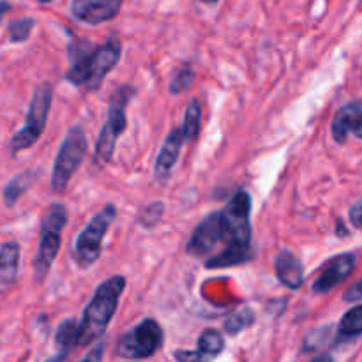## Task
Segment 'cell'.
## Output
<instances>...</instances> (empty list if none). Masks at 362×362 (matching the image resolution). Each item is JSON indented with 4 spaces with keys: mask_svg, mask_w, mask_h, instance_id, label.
Here are the masks:
<instances>
[{
    "mask_svg": "<svg viewBox=\"0 0 362 362\" xmlns=\"http://www.w3.org/2000/svg\"><path fill=\"white\" fill-rule=\"evenodd\" d=\"M223 253L205 262L207 269L233 267L251 260V197L244 189L237 191L221 211Z\"/></svg>",
    "mask_w": 362,
    "mask_h": 362,
    "instance_id": "1",
    "label": "cell"
},
{
    "mask_svg": "<svg viewBox=\"0 0 362 362\" xmlns=\"http://www.w3.org/2000/svg\"><path fill=\"white\" fill-rule=\"evenodd\" d=\"M69 71L66 78L76 87L98 90L106 74L117 66L122 53V46L117 37H110L105 45L94 46L88 41H74L69 48Z\"/></svg>",
    "mask_w": 362,
    "mask_h": 362,
    "instance_id": "2",
    "label": "cell"
},
{
    "mask_svg": "<svg viewBox=\"0 0 362 362\" xmlns=\"http://www.w3.org/2000/svg\"><path fill=\"white\" fill-rule=\"evenodd\" d=\"M126 288L124 276H113L95 288L94 297L87 304L81 322L78 324L76 346H87L103 338L115 315L119 299Z\"/></svg>",
    "mask_w": 362,
    "mask_h": 362,
    "instance_id": "3",
    "label": "cell"
},
{
    "mask_svg": "<svg viewBox=\"0 0 362 362\" xmlns=\"http://www.w3.org/2000/svg\"><path fill=\"white\" fill-rule=\"evenodd\" d=\"M67 223V209L64 204H53L46 209V214L41 221V235L39 247L34 258V279L41 283L48 276L49 267L59 255L62 243V230Z\"/></svg>",
    "mask_w": 362,
    "mask_h": 362,
    "instance_id": "4",
    "label": "cell"
},
{
    "mask_svg": "<svg viewBox=\"0 0 362 362\" xmlns=\"http://www.w3.org/2000/svg\"><path fill=\"white\" fill-rule=\"evenodd\" d=\"M133 94L134 90L131 87H120L119 90L112 95V103H110V108H108V117H106V122L105 126H103L101 133H99L98 144H95L94 163L99 166V168H103V166L108 165V163L112 161L113 152H115L117 140H119L120 134L126 131L127 127L126 106Z\"/></svg>",
    "mask_w": 362,
    "mask_h": 362,
    "instance_id": "5",
    "label": "cell"
},
{
    "mask_svg": "<svg viewBox=\"0 0 362 362\" xmlns=\"http://www.w3.org/2000/svg\"><path fill=\"white\" fill-rule=\"evenodd\" d=\"M88 141L87 134H85L83 127L73 126L67 131L66 138H64L62 145L59 148V154L55 158V165H53L52 173V189L55 193H64L69 186L71 179L80 168L81 161H83L85 154H87Z\"/></svg>",
    "mask_w": 362,
    "mask_h": 362,
    "instance_id": "6",
    "label": "cell"
},
{
    "mask_svg": "<svg viewBox=\"0 0 362 362\" xmlns=\"http://www.w3.org/2000/svg\"><path fill=\"white\" fill-rule=\"evenodd\" d=\"M53 101V88L49 83H41L34 92L30 106L27 112V120L25 126L11 138L9 151L11 154H18L20 151L30 148L35 141L41 138L42 131H45L46 120H48L49 108H52Z\"/></svg>",
    "mask_w": 362,
    "mask_h": 362,
    "instance_id": "7",
    "label": "cell"
},
{
    "mask_svg": "<svg viewBox=\"0 0 362 362\" xmlns=\"http://www.w3.org/2000/svg\"><path fill=\"white\" fill-rule=\"evenodd\" d=\"M115 207L113 205H106L78 233L76 240H74V258H76V264L80 267H90L92 264H95L99 260L103 250V239H105L106 232L110 230L112 223L115 221Z\"/></svg>",
    "mask_w": 362,
    "mask_h": 362,
    "instance_id": "8",
    "label": "cell"
},
{
    "mask_svg": "<svg viewBox=\"0 0 362 362\" xmlns=\"http://www.w3.org/2000/svg\"><path fill=\"white\" fill-rule=\"evenodd\" d=\"M163 329L154 318H145L127 332L117 345V354L124 359H148L163 346Z\"/></svg>",
    "mask_w": 362,
    "mask_h": 362,
    "instance_id": "9",
    "label": "cell"
},
{
    "mask_svg": "<svg viewBox=\"0 0 362 362\" xmlns=\"http://www.w3.org/2000/svg\"><path fill=\"white\" fill-rule=\"evenodd\" d=\"M219 243H223V219L221 211L212 212L209 214L197 230L191 235L189 243H187V253L193 257H205V255L212 253L214 247Z\"/></svg>",
    "mask_w": 362,
    "mask_h": 362,
    "instance_id": "10",
    "label": "cell"
},
{
    "mask_svg": "<svg viewBox=\"0 0 362 362\" xmlns=\"http://www.w3.org/2000/svg\"><path fill=\"white\" fill-rule=\"evenodd\" d=\"M354 267H356V255L343 253L331 258L322 265L320 274L317 276L313 283V292L318 296H324V293L334 290L339 283L345 281L352 274Z\"/></svg>",
    "mask_w": 362,
    "mask_h": 362,
    "instance_id": "11",
    "label": "cell"
},
{
    "mask_svg": "<svg viewBox=\"0 0 362 362\" xmlns=\"http://www.w3.org/2000/svg\"><path fill=\"white\" fill-rule=\"evenodd\" d=\"M124 0H73L71 13L76 20L88 25H99L119 14Z\"/></svg>",
    "mask_w": 362,
    "mask_h": 362,
    "instance_id": "12",
    "label": "cell"
},
{
    "mask_svg": "<svg viewBox=\"0 0 362 362\" xmlns=\"http://www.w3.org/2000/svg\"><path fill=\"white\" fill-rule=\"evenodd\" d=\"M225 350V339L214 329H207L198 338L197 350H175L177 362H212Z\"/></svg>",
    "mask_w": 362,
    "mask_h": 362,
    "instance_id": "13",
    "label": "cell"
},
{
    "mask_svg": "<svg viewBox=\"0 0 362 362\" xmlns=\"http://www.w3.org/2000/svg\"><path fill=\"white\" fill-rule=\"evenodd\" d=\"M336 144H345L350 134L362 140V103H349L336 113L331 126Z\"/></svg>",
    "mask_w": 362,
    "mask_h": 362,
    "instance_id": "14",
    "label": "cell"
},
{
    "mask_svg": "<svg viewBox=\"0 0 362 362\" xmlns=\"http://www.w3.org/2000/svg\"><path fill=\"white\" fill-rule=\"evenodd\" d=\"M182 145H184L182 129H180V127H175V129L170 131L165 144H163L161 151H159L158 158H156L154 177L159 180V182H166V180L170 179V173H172L173 166H175L177 159H179Z\"/></svg>",
    "mask_w": 362,
    "mask_h": 362,
    "instance_id": "15",
    "label": "cell"
},
{
    "mask_svg": "<svg viewBox=\"0 0 362 362\" xmlns=\"http://www.w3.org/2000/svg\"><path fill=\"white\" fill-rule=\"evenodd\" d=\"M276 276L283 286L290 290H299L304 283V269L296 253L290 250H281L274 260Z\"/></svg>",
    "mask_w": 362,
    "mask_h": 362,
    "instance_id": "16",
    "label": "cell"
},
{
    "mask_svg": "<svg viewBox=\"0 0 362 362\" xmlns=\"http://www.w3.org/2000/svg\"><path fill=\"white\" fill-rule=\"evenodd\" d=\"M35 177L37 172L35 170H27V172H21L20 175H16L14 179L9 180V184L4 189V202H6L7 207H13L25 193L32 187V184L35 182Z\"/></svg>",
    "mask_w": 362,
    "mask_h": 362,
    "instance_id": "17",
    "label": "cell"
},
{
    "mask_svg": "<svg viewBox=\"0 0 362 362\" xmlns=\"http://www.w3.org/2000/svg\"><path fill=\"white\" fill-rule=\"evenodd\" d=\"M20 262V246L18 243H6L0 246V279L6 283L14 281Z\"/></svg>",
    "mask_w": 362,
    "mask_h": 362,
    "instance_id": "18",
    "label": "cell"
},
{
    "mask_svg": "<svg viewBox=\"0 0 362 362\" xmlns=\"http://www.w3.org/2000/svg\"><path fill=\"white\" fill-rule=\"evenodd\" d=\"M182 134L184 141H194L200 134L202 129V105L198 99H193V101L187 105L186 113H184V122H182Z\"/></svg>",
    "mask_w": 362,
    "mask_h": 362,
    "instance_id": "19",
    "label": "cell"
},
{
    "mask_svg": "<svg viewBox=\"0 0 362 362\" xmlns=\"http://www.w3.org/2000/svg\"><path fill=\"white\" fill-rule=\"evenodd\" d=\"M78 322L74 318H67L59 325L55 332V345L60 354H69L76 346Z\"/></svg>",
    "mask_w": 362,
    "mask_h": 362,
    "instance_id": "20",
    "label": "cell"
},
{
    "mask_svg": "<svg viewBox=\"0 0 362 362\" xmlns=\"http://www.w3.org/2000/svg\"><path fill=\"white\" fill-rule=\"evenodd\" d=\"M359 334H362V306L354 308L349 313H345L338 327L339 339H350Z\"/></svg>",
    "mask_w": 362,
    "mask_h": 362,
    "instance_id": "21",
    "label": "cell"
},
{
    "mask_svg": "<svg viewBox=\"0 0 362 362\" xmlns=\"http://www.w3.org/2000/svg\"><path fill=\"white\" fill-rule=\"evenodd\" d=\"M253 322H255V311L251 310V308H243V310L233 311L230 317H226L223 327H225V331L228 332V334L233 336L246 331Z\"/></svg>",
    "mask_w": 362,
    "mask_h": 362,
    "instance_id": "22",
    "label": "cell"
},
{
    "mask_svg": "<svg viewBox=\"0 0 362 362\" xmlns=\"http://www.w3.org/2000/svg\"><path fill=\"white\" fill-rule=\"evenodd\" d=\"M35 21L32 18H21V20L13 21L9 25V39L13 42H23L27 41L30 35L32 28H34Z\"/></svg>",
    "mask_w": 362,
    "mask_h": 362,
    "instance_id": "23",
    "label": "cell"
},
{
    "mask_svg": "<svg viewBox=\"0 0 362 362\" xmlns=\"http://www.w3.org/2000/svg\"><path fill=\"white\" fill-rule=\"evenodd\" d=\"M193 81H194V73L191 69H187V67H184V69H179L175 73V76H173L172 80V85H170V90H172V94H182V92L189 90Z\"/></svg>",
    "mask_w": 362,
    "mask_h": 362,
    "instance_id": "24",
    "label": "cell"
},
{
    "mask_svg": "<svg viewBox=\"0 0 362 362\" xmlns=\"http://www.w3.org/2000/svg\"><path fill=\"white\" fill-rule=\"evenodd\" d=\"M163 204H159V202H156V204H152V205H148L147 209H145L144 212H141V216H140V223L144 226H147V228H151V226H154L156 223L159 221V219H161V216H163Z\"/></svg>",
    "mask_w": 362,
    "mask_h": 362,
    "instance_id": "25",
    "label": "cell"
},
{
    "mask_svg": "<svg viewBox=\"0 0 362 362\" xmlns=\"http://www.w3.org/2000/svg\"><path fill=\"white\" fill-rule=\"evenodd\" d=\"M361 299H362V279L361 281H357L356 285L350 286V288L345 292V297H343L345 303H357V300Z\"/></svg>",
    "mask_w": 362,
    "mask_h": 362,
    "instance_id": "26",
    "label": "cell"
},
{
    "mask_svg": "<svg viewBox=\"0 0 362 362\" xmlns=\"http://www.w3.org/2000/svg\"><path fill=\"white\" fill-rule=\"evenodd\" d=\"M350 221L356 228H362V200L350 209Z\"/></svg>",
    "mask_w": 362,
    "mask_h": 362,
    "instance_id": "27",
    "label": "cell"
},
{
    "mask_svg": "<svg viewBox=\"0 0 362 362\" xmlns=\"http://www.w3.org/2000/svg\"><path fill=\"white\" fill-rule=\"evenodd\" d=\"M103 352H105V346L98 345L95 349H92L90 352L83 357V361H80V362H101Z\"/></svg>",
    "mask_w": 362,
    "mask_h": 362,
    "instance_id": "28",
    "label": "cell"
},
{
    "mask_svg": "<svg viewBox=\"0 0 362 362\" xmlns=\"http://www.w3.org/2000/svg\"><path fill=\"white\" fill-rule=\"evenodd\" d=\"M310 362H334V359H332V357L329 356V354H324V356L315 357V359H311Z\"/></svg>",
    "mask_w": 362,
    "mask_h": 362,
    "instance_id": "29",
    "label": "cell"
},
{
    "mask_svg": "<svg viewBox=\"0 0 362 362\" xmlns=\"http://www.w3.org/2000/svg\"><path fill=\"white\" fill-rule=\"evenodd\" d=\"M46 362H67V354H57L55 357H52V359H48Z\"/></svg>",
    "mask_w": 362,
    "mask_h": 362,
    "instance_id": "30",
    "label": "cell"
},
{
    "mask_svg": "<svg viewBox=\"0 0 362 362\" xmlns=\"http://www.w3.org/2000/svg\"><path fill=\"white\" fill-rule=\"evenodd\" d=\"M7 11H9V4L0 2V20H2V16L7 13Z\"/></svg>",
    "mask_w": 362,
    "mask_h": 362,
    "instance_id": "31",
    "label": "cell"
},
{
    "mask_svg": "<svg viewBox=\"0 0 362 362\" xmlns=\"http://www.w3.org/2000/svg\"><path fill=\"white\" fill-rule=\"evenodd\" d=\"M202 2H207V4H216L218 0H202Z\"/></svg>",
    "mask_w": 362,
    "mask_h": 362,
    "instance_id": "32",
    "label": "cell"
},
{
    "mask_svg": "<svg viewBox=\"0 0 362 362\" xmlns=\"http://www.w3.org/2000/svg\"><path fill=\"white\" fill-rule=\"evenodd\" d=\"M39 2H41V4H48V2H52V0H39Z\"/></svg>",
    "mask_w": 362,
    "mask_h": 362,
    "instance_id": "33",
    "label": "cell"
}]
</instances>
